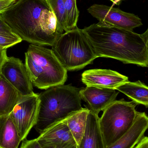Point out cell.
<instances>
[{
  "instance_id": "cell-11",
  "label": "cell",
  "mask_w": 148,
  "mask_h": 148,
  "mask_svg": "<svg viewBox=\"0 0 148 148\" xmlns=\"http://www.w3.org/2000/svg\"><path fill=\"white\" fill-rule=\"evenodd\" d=\"M116 90L87 86L84 88L81 89L80 94L81 99L87 104L88 108L99 114L101 111H103L116 101L119 94Z\"/></svg>"
},
{
  "instance_id": "cell-8",
  "label": "cell",
  "mask_w": 148,
  "mask_h": 148,
  "mask_svg": "<svg viewBox=\"0 0 148 148\" xmlns=\"http://www.w3.org/2000/svg\"><path fill=\"white\" fill-rule=\"evenodd\" d=\"M87 11L99 21L119 28L133 31L134 29L142 25V20L138 16L118 8L94 4L88 8Z\"/></svg>"
},
{
  "instance_id": "cell-26",
  "label": "cell",
  "mask_w": 148,
  "mask_h": 148,
  "mask_svg": "<svg viewBox=\"0 0 148 148\" xmlns=\"http://www.w3.org/2000/svg\"><path fill=\"white\" fill-rule=\"evenodd\" d=\"M134 148H148V138L145 136Z\"/></svg>"
},
{
  "instance_id": "cell-3",
  "label": "cell",
  "mask_w": 148,
  "mask_h": 148,
  "mask_svg": "<svg viewBox=\"0 0 148 148\" xmlns=\"http://www.w3.org/2000/svg\"><path fill=\"white\" fill-rule=\"evenodd\" d=\"M80 90L63 84L49 88L38 94L39 109L34 127L40 134L83 109Z\"/></svg>"
},
{
  "instance_id": "cell-1",
  "label": "cell",
  "mask_w": 148,
  "mask_h": 148,
  "mask_svg": "<svg viewBox=\"0 0 148 148\" xmlns=\"http://www.w3.org/2000/svg\"><path fill=\"white\" fill-rule=\"evenodd\" d=\"M0 16L22 40L34 45L52 47L64 31L47 0H18Z\"/></svg>"
},
{
  "instance_id": "cell-5",
  "label": "cell",
  "mask_w": 148,
  "mask_h": 148,
  "mask_svg": "<svg viewBox=\"0 0 148 148\" xmlns=\"http://www.w3.org/2000/svg\"><path fill=\"white\" fill-rule=\"evenodd\" d=\"M52 47L55 55L67 71L82 69L97 58L83 30L77 27L63 33Z\"/></svg>"
},
{
  "instance_id": "cell-4",
  "label": "cell",
  "mask_w": 148,
  "mask_h": 148,
  "mask_svg": "<svg viewBox=\"0 0 148 148\" xmlns=\"http://www.w3.org/2000/svg\"><path fill=\"white\" fill-rule=\"evenodd\" d=\"M25 66L32 85L42 90L64 84L67 71L52 49L30 44L25 53Z\"/></svg>"
},
{
  "instance_id": "cell-19",
  "label": "cell",
  "mask_w": 148,
  "mask_h": 148,
  "mask_svg": "<svg viewBox=\"0 0 148 148\" xmlns=\"http://www.w3.org/2000/svg\"><path fill=\"white\" fill-rule=\"evenodd\" d=\"M65 8L66 31L72 30L77 27L79 16V10L76 0H63Z\"/></svg>"
},
{
  "instance_id": "cell-7",
  "label": "cell",
  "mask_w": 148,
  "mask_h": 148,
  "mask_svg": "<svg viewBox=\"0 0 148 148\" xmlns=\"http://www.w3.org/2000/svg\"><path fill=\"white\" fill-rule=\"evenodd\" d=\"M39 104L38 94L22 96L9 114L22 141L26 139L36 123Z\"/></svg>"
},
{
  "instance_id": "cell-29",
  "label": "cell",
  "mask_w": 148,
  "mask_h": 148,
  "mask_svg": "<svg viewBox=\"0 0 148 148\" xmlns=\"http://www.w3.org/2000/svg\"><path fill=\"white\" fill-rule=\"evenodd\" d=\"M6 49L4 48L3 47H0V50H2V49Z\"/></svg>"
},
{
  "instance_id": "cell-24",
  "label": "cell",
  "mask_w": 148,
  "mask_h": 148,
  "mask_svg": "<svg viewBox=\"0 0 148 148\" xmlns=\"http://www.w3.org/2000/svg\"><path fill=\"white\" fill-rule=\"evenodd\" d=\"M16 2V0H0V14L5 11Z\"/></svg>"
},
{
  "instance_id": "cell-12",
  "label": "cell",
  "mask_w": 148,
  "mask_h": 148,
  "mask_svg": "<svg viewBox=\"0 0 148 148\" xmlns=\"http://www.w3.org/2000/svg\"><path fill=\"white\" fill-rule=\"evenodd\" d=\"M148 128V118L144 112H137L135 121L129 130L107 148H134L145 136Z\"/></svg>"
},
{
  "instance_id": "cell-14",
  "label": "cell",
  "mask_w": 148,
  "mask_h": 148,
  "mask_svg": "<svg viewBox=\"0 0 148 148\" xmlns=\"http://www.w3.org/2000/svg\"><path fill=\"white\" fill-rule=\"evenodd\" d=\"M98 114L89 110L84 136L78 148H105L99 126Z\"/></svg>"
},
{
  "instance_id": "cell-21",
  "label": "cell",
  "mask_w": 148,
  "mask_h": 148,
  "mask_svg": "<svg viewBox=\"0 0 148 148\" xmlns=\"http://www.w3.org/2000/svg\"><path fill=\"white\" fill-rule=\"evenodd\" d=\"M22 41L18 36H11L0 34V47L6 49L20 43Z\"/></svg>"
},
{
  "instance_id": "cell-22",
  "label": "cell",
  "mask_w": 148,
  "mask_h": 148,
  "mask_svg": "<svg viewBox=\"0 0 148 148\" xmlns=\"http://www.w3.org/2000/svg\"><path fill=\"white\" fill-rule=\"evenodd\" d=\"M0 34L8 36H17L12 32L8 25L4 21L0 16Z\"/></svg>"
},
{
  "instance_id": "cell-2",
  "label": "cell",
  "mask_w": 148,
  "mask_h": 148,
  "mask_svg": "<svg viewBox=\"0 0 148 148\" xmlns=\"http://www.w3.org/2000/svg\"><path fill=\"white\" fill-rule=\"evenodd\" d=\"M98 57L143 67L148 65V30L139 34L102 22L82 29Z\"/></svg>"
},
{
  "instance_id": "cell-23",
  "label": "cell",
  "mask_w": 148,
  "mask_h": 148,
  "mask_svg": "<svg viewBox=\"0 0 148 148\" xmlns=\"http://www.w3.org/2000/svg\"><path fill=\"white\" fill-rule=\"evenodd\" d=\"M20 148H42V147L36 139L32 140H28L26 139L23 141Z\"/></svg>"
},
{
  "instance_id": "cell-25",
  "label": "cell",
  "mask_w": 148,
  "mask_h": 148,
  "mask_svg": "<svg viewBox=\"0 0 148 148\" xmlns=\"http://www.w3.org/2000/svg\"><path fill=\"white\" fill-rule=\"evenodd\" d=\"M41 147L42 148H78L76 144H70V143L49 145V146H45Z\"/></svg>"
},
{
  "instance_id": "cell-9",
  "label": "cell",
  "mask_w": 148,
  "mask_h": 148,
  "mask_svg": "<svg viewBox=\"0 0 148 148\" xmlns=\"http://www.w3.org/2000/svg\"><path fill=\"white\" fill-rule=\"evenodd\" d=\"M0 73L22 96L34 93L26 66L18 58L7 57L1 68Z\"/></svg>"
},
{
  "instance_id": "cell-15",
  "label": "cell",
  "mask_w": 148,
  "mask_h": 148,
  "mask_svg": "<svg viewBox=\"0 0 148 148\" xmlns=\"http://www.w3.org/2000/svg\"><path fill=\"white\" fill-rule=\"evenodd\" d=\"M21 96L0 73V116L9 115Z\"/></svg>"
},
{
  "instance_id": "cell-6",
  "label": "cell",
  "mask_w": 148,
  "mask_h": 148,
  "mask_svg": "<svg viewBox=\"0 0 148 148\" xmlns=\"http://www.w3.org/2000/svg\"><path fill=\"white\" fill-rule=\"evenodd\" d=\"M136 104L124 99L115 101L99 117V126L104 147L122 137L133 126L137 115Z\"/></svg>"
},
{
  "instance_id": "cell-27",
  "label": "cell",
  "mask_w": 148,
  "mask_h": 148,
  "mask_svg": "<svg viewBox=\"0 0 148 148\" xmlns=\"http://www.w3.org/2000/svg\"><path fill=\"white\" fill-rule=\"evenodd\" d=\"M7 57V49L0 50V71L2 66Z\"/></svg>"
},
{
  "instance_id": "cell-13",
  "label": "cell",
  "mask_w": 148,
  "mask_h": 148,
  "mask_svg": "<svg viewBox=\"0 0 148 148\" xmlns=\"http://www.w3.org/2000/svg\"><path fill=\"white\" fill-rule=\"evenodd\" d=\"M66 120L51 126L36 138L41 147L65 143L76 144L69 129Z\"/></svg>"
},
{
  "instance_id": "cell-16",
  "label": "cell",
  "mask_w": 148,
  "mask_h": 148,
  "mask_svg": "<svg viewBox=\"0 0 148 148\" xmlns=\"http://www.w3.org/2000/svg\"><path fill=\"white\" fill-rule=\"evenodd\" d=\"M21 141L9 115L0 116V148H18Z\"/></svg>"
},
{
  "instance_id": "cell-10",
  "label": "cell",
  "mask_w": 148,
  "mask_h": 148,
  "mask_svg": "<svg viewBox=\"0 0 148 148\" xmlns=\"http://www.w3.org/2000/svg\"><path fill=\"white\" fill-rule=\"evenodd\" d=\"M82 82L87 86L116 90L118 86L129 81L128 77L109 69L88 70L82 74Z\"/></svg>"
},
{
  "instance_id": "cell-28",
  "label": "cell",
  "mask_w": 148,
  "mask_h": 148,
  "mask_svg": "<svg viewBox=\"0 0 148 148\" xmlns=\"http://www.w3.org/2000/svg\"><path fill=\"white\" fill-rule=\"evenodd\" d=\"M110 1H111L112 2H113V3H116V1H117V0H110Z\"/></svg>"
},
{
  "instance_id": "cell-20",
  "label": "cell",
  "mask_w": 148,
  "mask_h": 148,
  "mask_svg": "<svg viewBox=\"0 0 148 148\" xmlns=\"http://www.w3.org/2000/svg\"><path fill=\"white\" fill-rule=\"evenodd\" d=\"M52 9L57 22L66 32V20L63 0H47Z\"/></svg>"
},
{
  "instance_id": "cell-18",
  "label": "cell",
  "mask_w": 148,
  "mask_h": 148,
  "mask_svg": "<svg viewBox=\"0 0 148 148\" xmlns=\"http://www.w3.org/2000/svg\"><path fill=\"white\" fill-rule=\"evenodd\" d=\"M89 111L87 108H83L66 120L69 129L77 146L84 136Z\"/></svg>"
},
{
  "instance_id": "cell-17",
  "label": "cell",
  "mask_w": 148,
  "mask_h": 148,
  "mask_svg": "<svg viewBox=\"0 0 148 148\" xmlns=\"http://www.w3.org/2000/svg\"><path fill=\"white\" fill-rule=\"evenodd\" d=\"M116 90L122 92L136 104L148 107V88L140 81L126 82L118 86Z\"/></svg>"
}]
</instances>
